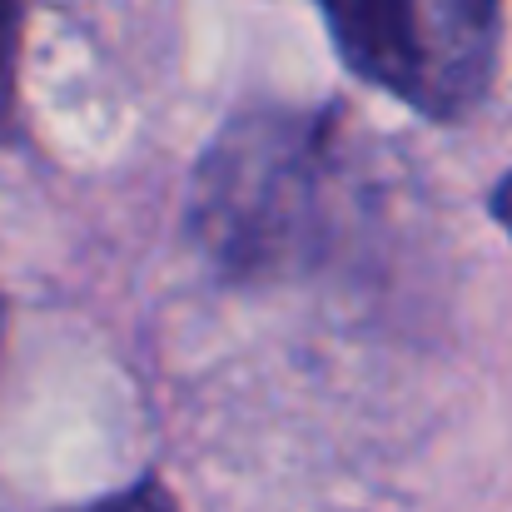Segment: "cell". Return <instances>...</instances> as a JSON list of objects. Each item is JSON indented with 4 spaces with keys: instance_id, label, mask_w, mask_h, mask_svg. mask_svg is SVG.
<instances>
[{
    "instance_id": "3",
    "label": "cell",
    "mask_w": 512,
    "mask_h": 512,
    "mask_svg": "<svg viewBox=\"0 0 512 512\" xmlns=\"http://www.w3.org/2000/svg\"><path fill=\"white\" fill-rule=\"evenodd\" d=\"M75 512H179V508H174V498L155 478H145V483H135V488H125V493H115V498H100V503L75 508Z\"/></svg>"
},
{
    "instance_id": "1",
    "label": "cell",
    "mask_w": 512,
    "mask_h": 512,
    "mask_svg": "<svg viewBox=\"0 0 512 512\" xmlns=\"http://www.w3.org/2000/svg\"><path fill=\"white\" fill-rule=\"evenodd\" d=\"M334 130L314 115L234 120L194 179V239L234 274L259 279L294 269L329 229Z\"/></svg>"
},
{
    "instance_id": "4",
    "label": "cell",
    "mask_w": 512,
    "mask_h": 512,
    "mask_svg": "<svg viewBox=\"0 0 512 512\" xmlns=\"http://www.w3.org/2000/svg\"><path fill=\"white\" fill-rule=\"evenodd\" d=\"M15 30H20V5L15 0H0V85H5L10 60H15Z\"/></svg>"
},
{
    "instance_id": "5",
    "label": "cell",
    "mask_w": 512,
    "mask_h": 512,
    "mask_svg": "<svg viewBox=\"0 0 512 512\" xmlns=\"http://www.w3.org/2000/svg\"><path fill=\"white\" fill-rule=\"evenodd\" d=\"M493 209H498V219H503V229L512 234V174L503 179V189H498V199H493Z\"/></svg>"
},
{
    "instance_id": "2",
    "label": "cell",
    "mask_w": 512,
    "mask_h": 512,
    "mask_svg": "<svg viewBox=\"0 0 512 512\" xmlns=\"http://www.w3.org/2000/svg\"><path fill=\"white\" fill-rule=\"evenodd\" d=\"M343 65L433 120L468 115L498 65L503 0H319Z\"/></svg>"
}]
</instances>
